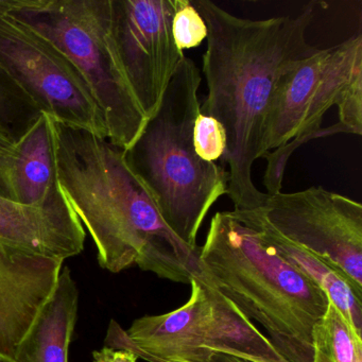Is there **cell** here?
<instances>
[{
	"label": "cell",
	"mask_w": 362,
	"mask_h": 362,
	"mask_svg": "<svg viewBox=\"0 0 362 362\" xmlns=\"http://www.w3.org/2000/svg\"><path fill=\"white\" fill-rule=\"evenodd\" d=\"M41 114L31 99L0 66V129L9 133L16 141Z\"/></svg>",
	"instance_id": "17"
},
{
	"label": "cell",
	"mask_w": 362,
	"mask_h": 362,
	"mask_svg": "<svg viewBox=\"0 0 362 362\" xmlns=\"http://www.w3.org/2000/svg\"><path fill=\"white\" fill-rule=\"evenodd\" d=\"M200 69L184 56L160 107L124 158L149 192L165 223L190 249L209 209L228 194V171L205 162L194 147V126L200 115Z\"/></svg>",
	"instance_id": "4"
},
{
	"label": "cell",
	"mask_w": 362,
	"mask_h": 362,
	"mask_svg": "<svg viewBox=\"0 0 362 362\" xmlns=\"http://www.w3.org/2000/svg\"><path fill=\"white\" fill-rule=\"evenodd\" d=\"M49 41L88 84L107 139L127 150L147 122L122 71L112 33L111 0H16L8 12Z\"/></svg>",
	"instance_id": "5"
},
{
	"label": "cell",
	"mask_w": 362,
	"mask_h": 362,
	"mask_svg": "<svg viewBox=\"0 0 362 362\" xmlns=\"http://www.w3.org/2000/svg\"><path fill=\"white\" fill-rule=\"evenodd\" d=\"M173 37L181 52L198 47L207 37V26L190 0H177L173 18Z\"/></svg>",
	"instance_id": "18"
},
{
	"label": "cell",
	"mask_w": 362,
	"mask_h": 362,
	"mask_svg": "<svg viewBox=\"0 0 362 362\" xmlns=\"http://www.w3.org/2000/svg\"><path fill=\"white\" fill-rule=\"evenodd\" d=\"M311 362H362V339L330 300L313 326Z\"/></svg>",
	"instance_id": "16"
},
{
	"label": "cell",
	"mask_w": 362,
	"mask_h": 362,
	"mask_svg": "<svg viewBox=\"0 0 362 362\" xmlns=\"http://www.w3.org/2000/svg\"><path fill=\"white\" fill-rule=\"evenodd\" d=\"M63 262L0 243V357L14 359L54 293Z\"/></svg>",
	"instance_id": "11"
},
{
	"label": "cell",
	"mask_w": 362,
	"mask_h": 362,
	"mask_svg": "<svg viewBox=\"0 0 362 362\" xmlns=\"http://www.w3.org/2000/svg\"><path fill=\"white\" fill-rule=\"evenodd\" d=\"M14 143H16V141H14L13 137H12L9 133L3 130V129H0V149H1V148L12 147Z\"/></svg>",
	"instance_id": "22"
},
{
	"label": "cell",
	"mask_w": 362,
	"mask_h": 362,
	"mask_svg": "<svg viewBox=\"0 0 362 362\" xmlns=\"http://www.w3.org/2000/svg\"><path fill=\"white\" fill-rule=\"evenodd\" d=\"M198 276L259 324L284 359L311 362L313 326L329 298L230 211L211 218Z\"/></svg>",
	"instance_id": "3"
},
{
	"label": "cell",
	"mask_w": 362,
	"mask_h": 362,
	"mask_svg": "<svg viewBox=\"0 0 362 362\" xmlns=\"http://www.w3.org/2000/svg\"><path fill=\"white\" fill-rule=\"evenodd\" d=\"M207 26L202 71L207 96L200 113L223 127L228 196L235 211L259 209L269 194L253 182L264 149L267 120L277 86L296 65L320 52L306 33L315 16L309 4L298 16L253 21L233 16L211 0H194Z\"/></svg>",
	"instance_id": "1"
},
{
	"label": "cell",
	"mask_w": 362,
	"mask_h": 362,
	"mask_svg": "<svg viewBox=\"0 0 362 362\" xmlns=\"http://www.w3.org/2000/svg\"><path fill=\"white\" fill-rule=\"evenodd\" d=\"M93 359L94 362H137L139 357L129 351L105 346L93 353Z\"/></svg>",
	"instance_id": "20"
},
{
	"label": "cell",
	"mask_w": 362,
	"mask_h": 362,
	"mask_svg": "<svg viewBox=\"0 0 362 362\" xmlns=\"http://www.w3.org/2000/svg\"><path fill=\"white\" fill-rule=\"evenodd\" d=\"M0 362H14V360L9 359V358L0 357Z\"/></svg>",
	"instance_id": "23"
},
{
	"label": "cell",
	"mask_w": 362,
	"mask_h": 362,
	"mask_svg": "<svg viewBox=\"0 0 362 362\" xmlns=\"http://www.w3.org/2000/svg\"><path fill=\"white\" fill-rule=\"evenodd\" d=\"M206 362H253L245 358L236 357V356L226 355V354H214Z\"/></svg>",
	"instance_id": "21"
},
{
	"label": "cell",
	"mask_w": 362,
	"mask_h": 362,
	"mask_svg": "<svg viewBox=\"0 0 362 362\" xmlns=\"http://www.w3.org/2000/svg\"><path fill=\"white\" fill-rule=\"evenodd\" d=\"M230 213L245 226L255 230L288 264L315 281L336 305L354 332L362 339V296L338 270L315 254L281 237L253 211L234 209Z\"/></svg>",
	"instance_id": "15"
},
{
	"label": "cell",
	"mask_w": 362,
	"mask_h": 362,
	"mask_svg": "<svg viewBox=\"0 0 362 362\" xmlns=\"http://www.w3.org/2000/svg\"><path fill=\"white\" fill-rule=\"evenodd\" d=\"M175 7L177 0H111L118 58L147 120L160 107L185 56L171 30Z\"/></svg>",
	"instance_id": "10"
},
{
	"label": "cell",
	"mask_w": 362,
	"mask_h": 362,
	"mask_svg": "<svg viewBox=\"0 0 362 362\" xmlns=\"http://www.w3.org/2000/svg\"><path fill=\"white\" fill-rule=\"evenodd\" d=\"M336 133L362 134V35L290 69L279 81L267 120L264 153Z\"/></svg>",
	"instance_id": "7"
},
{
	"label": "cell",
	"mask_w": 362,
	"mask_h": 362,
	"mask_svg": "<svg viewBox=\"0 0 362 362\" xmlns=\"http://www.w3.org/2000/svg\"><path fill=\"white\" fill-rule=\"evenodd\" d=\"M59 184L97 250L101 268L136 264L160 279L189 285L198 251L165 223L149 192L105 137L52 119Z\"/></svg>",
	"instance_id": "2"
},
{
	"label": "cell",
	"mask_w": 362,
	"mask_h": 362,
	"mask_svg": "<svg viewBox=\"0 0 362 362\" xmlns=\"http://www.w3.org/2000/svg\"><path fill=\"white\" fill-rule=\"evenodd\" d=\"M192 139L196 153L205 162L216 163L224 156L226 135L215 118L200 113L194 122Z\"/></svg>",
	"instance_id": "19"
},
{
	"label": "cell",
	"mask_w": 362,
	"mask_h": 362,
	"mask_svg": "<svg viewBox=\"0 0 362 362\" xmlns=\"http://www.w3.org/2000/svg\"><path fill=\"white\" fill-rule=\"evenodd\" d=\"M0 197L39 207L66 200L57 173L52 119L46 114L12 147L0 149Z\"/></svg>",
	"instance_id": "12"
},
{
	"label": "cell",
	"mask_w": 362,
	"mask_h": 362,
	"mask_svg": "<svg viewBox=\"0 0 362 362\" xmlns=\"http://www.w3.org/2000/svg\"><path fill=\"white\" fill-rule=\"evenodd\" d=\"M86 232L69 201L30 206L0 197V243L62 260L79 255Z\"/></svg>",
	"instance_id": "13"
},
{
	"label": "cell",
	"mask_w": 362,
	"mask_h": 362,
	"mask_svg": "<svg viewBox=\"0 0 362 362\" xmlns=\"http://www.w3.org/2000/svg\"><path fill=\"white\" fill-rule=\"evenodd\" d=\"M79 290L69 267L63 266L54 293L14 356V362H69L78 317Z\"/></svg>",
	"instance_id": "14"
},
{
	"label": "cell",
	"mask_w": 362,
	"mask_h": 362,
	"mask_svg": "<svg viewBox=\"0 0 362 362\" xmlns=\"http://www.w3.org/2000/svg\"><path fill=\"white\" fill-rule=\"evenodd\" d=\"M0 66L41 113L107 139L103 112L77 69L45 37L3 11Z\"/></svg>",
	"instance_id": "8"
},
{
	"label": "cell",
	"mask_w": 362,
	"mask_h": 362,
	"mask_svg": "<svg viewBox=\"0 0 362 362\" xmlns=\"http://www.w3.org/2000/svg\"><path fill=\"white\" fill-rule=\"evenodd\" d=\"M252 211L281 237L334 267L362 296L361 203L313 186L269 196Z\"/></svg>",
	"instance_id": "9"
},
{
	"label": "cell",
	"mask_w": 362,
	"mask_h": 362,
	"mask_svg": "<svg viewBox=\"0 0 362 362\" xmlns=\"http://www.w3.org/2000/svg\"><path fill=\"white\" fill-rule=\"evenodd\" d=\"M189 286V298L175 310L139 317L129 329L111 320L105 346L147 362H206L214 354L288 362L253 322L198 274Z\"/></svg>",
	"instance_id": "6"
}]
</instances>
